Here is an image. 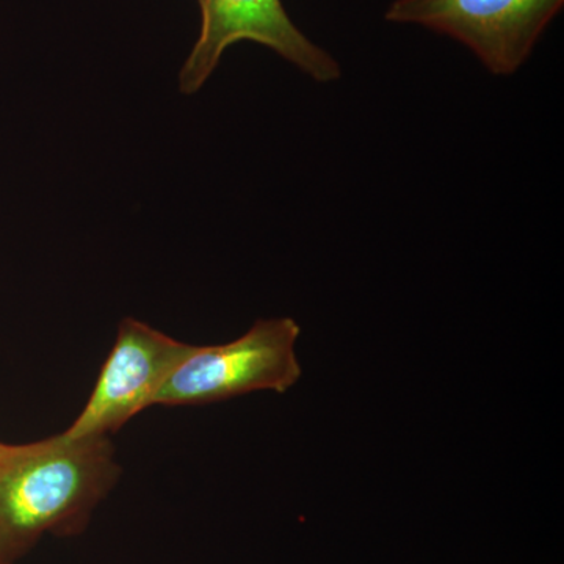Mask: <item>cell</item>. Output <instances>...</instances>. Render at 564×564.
I'll list each match as a JSON object with an SVG mask.
<instances>
[{"mask_svg":"<svg viewBox=\"0 0 564 564\" xmlns=\"http://www.w3.org/2000/svg\"><path fill=\"white\" fill-rule=\"evenodd\" d=\"M118 473L107 436L13 445L0 463V560L13 563L44 533L79 532Z\"/></svg>","mask_w":564,"mask_h":564,"instance_id":"1","label":"cell"},{"mask_svg":"<svg viewBox=\"0 0 564 564\" xmlns=\"http://www.w3.org/2000/svg\"><path fill=\"white\" fill-rule=\"evenodd\" d=\"M300 333L293 318H269L232 343L192 345L152 406L217 403L256 391L284 393L302 377L295 352Z\"/></svg>","mask_w":564,"mask_h":564,"instance_id":"2","label":"cell"},{"mask_svg":"<svg viewBox=\"0 0 564 564\" xmlns=\"http://www.w3.org/2000/svg\"><path fill=\"white\" fill-rule=\"evenodd\" d=\"M564 0H393L386 21L451 36L489 73L511 76L532 54Z\"/></svg>","mask_w":564,"mask_h":564,"instance_id":"3","label":"cell"},{"mask_svg":"<svg viewBox=\"0 0 564 564\" xmlns=\"http://www.w3.org/2000/svg\"><path fill=\"white\" fill-rule=\"evenodd\" d=\"M198 2L202 31L180 74V88L185 95L198 91L217 68L225 51L239 41L269 47L321 84L343 76L336 58L296 28L281 0Z\"/></svg>","mask_w":564,"mask_h":564,"instance_id":"4","label":"cell"},{"mask_svg":"<svg viewBox=\"0 0 564 564\" xmlns=\"http://www.w3.org/2000/svg\"><path fill=\"white\" fill-rule=\"evenodd\" d=\"M147 323L124 318L90 399L63 436H109L154 403L159 389L191 351Z\"/></svg>","mask_w":564,"mask_h":564,"instance_id":"5","label":"cell"},{"mask_svg":"<svg viewBox=\"0 0 564 564\" xmlns=\"http://www.w3.org/2000/svg\"><path fill=\"white\" fill-rule=\"evenodd\" d=\"M11 447H13V445L0 443V463H2L3 459H6V456L10 454Z\"/></svg>","mask_w":564,"mask_h":564,"instance_id":"6","label":"cell"},{"mask_svg":"<svg viewBox=\"0 0 564 564\" xmlns=\"http://www.w3.org/2000/svg\"><path fill=\"white\" fill-rule=\"evenodd\" d=\"M0 564H11L9 562H3V560H0Z\"/></svg>","mask_w":564,"mask_h":564,"instance_id":"7","label":"cell"}]
</instances>
